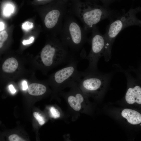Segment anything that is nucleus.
Returning a JSON list of instances; mask_svg holds the SVG:
<instances>
[{"label":"nucleus","mask_w":141,"mask_h":141,"mask_svg":"<svg viewBox=\"0 0 141 141\" xmlns=\"http://www.w3.org/2000/svg\"><path fill=\"white\" fill-rule=\"evenodd\" d=\"M76 56L61 40L46 44L40 54L42 62L47 68L68 63L77 58Z\"/></svg>","instance_id":"nucleus-5"},{"label":"nucleus","mask_w":141,"mask_h":141,"mask_svg":"<svg viewBox=\"0 0 141 141\" xmlns=\"http://www.w3.org/2000/svg\"><path fill=\"white\" fill-rule=\"evenodd\" d=\"M47 88L44 85L40 84L33 83L29 85L28 91L29 94L34 96H40L44 93Z\"/></svg>","instance_id":"nucleus-13"},{"label":"nucleus","mask_w":141,"mask_h":141,"mask_svg":"<svg viewBox=\"0 0 141 141\" xmlns=\"http://www.w3.org/2000/svg\"><path fill=\"white\" fill-rule=\"evenodd\" d=\"M33 23L31 22L27 21L22 24V27L24 30L27 31L32 28L33 27Z\"/></svg>","instance_id":"nucleus-16"},{"label":"nucleus","mask_w":141,"mask_h":141,"mask_svg":"<svg viewBox=\"0 0 141 141\" xmlns=\"http://www.w3.org/2000/svg\"><path fill=\"white\" fill-rule=\"evenodd\" d=\"M50 110L51 115L54 118H56L60 117V113L54 107H51Z\"/></svg>","instance_id":"nucleus-17"},{"label":"nucleus","mask_w":141,"mask_h":141,"mask_svg":"<svg viewBox=\"0 0 141 141\" xmlns=\"http://www.w3.org/2000/svg\"><path fill=\"white\" fill-rule=\"evenodd\" d=\"M8 37V34L5 31H3L0 33V48L2 47L4 42L6 40Z\"/></svg>","instance_id":"nucleus-14"},{"label":"nucleus","mask_w":141,"mask_h":141,"mask_svg":"<svg viewBox=\"0 0 141 141\" xmlns=\"http://www.w3.org/2000/svg\"><path fill=\"white\" fill-rule=\"evenodd\" d=\"M18 66L17 60L13 57L7 59L4 62L2 66L3 72L7 73H12L15 72Z\"/></svg>","instance_id":"nucleus-12"},{"label":"nucleus","mask_w":141,"mask_h":141,"mask_svg":"<svg viewBox=\"0 0 141 141\" xmlns=\"http://www.w3.org/2000/svg\"><path fill=\"white\" fill-rule=\"evenodd\" d=\"M33 115L40 125H42L45 123V121L43 117L39 113L34 112Z\"/></svg>","instance_id":"nucleus-15"},{"label":"nucleus","mask_w":141,"mask_h":141,"mask_svg":"<svg viewBox=\"0 0 141 141\" xmlns=\"http://www.w3.org/2000/svg\"><path fill=\"white\" fill-rule=\"evenodd\" d=\"M121 115L130 124L136 125L141 123V114L136 110L125 108L122 111Z\"/></svg>","instance_id":"nucleus-11"},{"label":"nucleus","mask_w":141,"mask_h":141,"mask_svg":"<svg viewBox=\"0 0 141 141\" xmlns=\"http://www.w3.org/2000/svg\"><path fill=\"white\" fill-rule=\"evenodd\" d=\"M114 73L113 71L103 73L98 71L90 73L82 77L78 81V84L87 97H99L105 93Z\"/></svg>","instance_id":"nucleus-4"},{"label":"nucleus","mask_w":141,"mask_h":141,"mask_svg":"<svg viewBox=\"0 0 141 141\" xmlns=\"http://www.w3.org/2000/svg\"><path fill=\"white\" fill-rule=\"evenodd\" d=\"M139 9H131L127 13L111 22L104 34L105 45L103 56L106 62L109 61L111 57L112 45L119 33L124 28L134 25L141 26V21L136 17Z\"/></svg>","instance_id":"nucleus-1"},{"label":"nucleus","mask_w":141,"mask_h":141,"mask_svg":"<svg viewBox=\"0 0 141 141\" xmlns=\"http://www.w3.org/2000/svg\"><path fill=\"white\" fill-rule=\"evenodd\" d=\"M9 140L10 141H24L22 139L16 134H13L11 135L9 137Z\"/></svg>","instance_id":"nucleus-18"},{"label":"nucleus","mask_w":141,"mask_h":141,"mask_svg":"<svg viewBox=\"0 0 141 141\" xmlns=\"http://www.w3.org/2000/svg\"><path fill=\"white\" fill-rule=\"evenodd\" d=\"M79 60L77 58L72 60L66 66L56 72L53 75L52 80L61 90L69 87L73 83L78 81L81 78L80 71L77 69Z\"/></svg>","instance_id":"nucleus-7"},{"label":"nucleus","mask_w":141,"mask_h":141,"mask_svg":"<svg viewBox=\"0 0 141 141\" xmlns=\"http://www.w3.org/2000/svg\"><path fill=\"white\" fill-rule=\"evenodd\" d=\"M128 87L125 95V100L129 105L135 103L141 104V88L138 86L132 87L127 82Z\"/></svg>","instance_id":"nucleus-10"},{"label":"nucleus","mask_w":141,"mask_h":141,"mask_svg":"<svg viewBox=\"0 0 141 141\" xmlns=\"http://www.w3.org/2000/svg\"><path fill=\"white\" fill-rule=\"evenodd\" d=\"M61 31V40L75 54L87 40L88 33L70 14L66 15Z\"/></svg>","instance_id":"nucleus-2"},{"label":"nucleus","mask_w":141,"mask_h":141,"mask_svg":"<svg viewBox=\"0 0 141 141\" xmlns=\"http://www.w3.org/2000/svg\"><path fill=\"white\" fill-rule=\"evenodd\" d=\"M38 1H42V0H37Z\"/></svg>","instance_id":"nucleus-24"},{"label":"nucleus","mask_w":141,"mask_h":141,"mask_svg":"<svg viewBox=\"0 0 141 141\" xmlns=\"http://www.w3.org/2000/svg\"><path fill=\"white\" fill-rule=\"evenodd\" d=\"M67 12L64 6L59 9H53L49 11L44 18V22L46 27L49 29H51L58 23H62Z\"/></svg>","instance_id":"nucleus-9"},{"label":"nucleus","mask_w":141,"mask_h":141,"mask_svg":"<svg viewBox=\"0 0 141 141\" xmlns=\"http://www.w3.org/2000/svg\"><path fill=\"white\" fill-rule=\"evenodd\" d=\"M22 89L25 90L28 88V86L27 83L25 80L22 83Z\"/></svg>","instance_id":"nucleus-21"},{"label":"nucleus","mask_w":141,"mask_h":141,"mask_svg":"<svg viewBox=\"0 0 141 141\" xmlns=\"http://www.w3.org/2000/svg\"><path fill=\"white\" fill-rule=\"evenodd\" d=\"M69 12L80 20L88 33L98 22L111 18L113 14V11L107 8L85 3L76 4Z\"/></svg>","instance_id":"nucleus-3"},{"label":"nucleus","mask_w":141,"mask_h":141,"mask_svg":"<svg viewBox=\"0 0 141 141\" xmlns=\"http://www.w3.org/2000/svg\"><path fill=\"white\" fill-rule=\"evenodd\" d=\"M91 32V49L89 54L85 57L89 61V64L85 70L80 72L82 77L88 73L98 71V62L100 58L103 56L104 52L105 40L104 35L99 32L96 26Z\"/></svg>","instance_id":"nucleus-6"},{"label":"nucleus","mask_w":141,"mask_h":141,"mask_svg":"<svg viewBox=\"0 0 141 141\" xmlns=\"http://www.w3.org/2000/svg\"><path fill=\"white\" fill-rule=\"evenodd\" d=\"M34 39V37H32L28 40H24L22 42V44L23 45L31 44L33 42Z\"/></svg>","instance_id":"nucleus-20"},{"label":"nucleus","mask_w":141,"mask_h":141,"mask_svg":"<svg viewBox=\"0 0 141 141\" xmlns=\"http://www.w3.org/2000/svg\"><path fill=\"white\" fill-rule=\"evenodd\" d=\"M9 88L10 90L12 93H14L16 92V90L12 84L10 85H9Z\"/></svg>","instance_id":"nucleus-22"},{"label":"nucleus","mask_w":141,"mask_h":141,"mask_svg":"<svg viewBox=\"0 0 141 141\" xmlns=\"http://www.w3.org/2000/svg\"><path fill=\"white\" fill-rule=\"evenodd\" d=\"M13 7L11 5L7 6L4 9V13L6 15H9V14L12 12V10H13Z\"/></svg>","instance_id":"nucleus-19"},{"label":"nucleus","mask_w":141,"mask_h":141,"mask_svg":"<svg viewBox=\"0 0 141 141\" xmlns=\"http://www.w3.org/2000/svg\"><path fill=\"white\" fill-rule=\"evenodd\" d=\"M70 91L63 94L66 99L70 108L77 112L83 111L85 109L87 97L83 92L79 85L78 82L72 84Z\"/></svg>","instance_id":"nucleus-8"},{"label":"nucleus","mask_w":141,"mask_h":141,"mask_svg":"<svg viewBox=\"0 0 141 141\" xmlns=\"http://www.w3.org/2000/svg\"><path fill=\"white\" fill-rule=\"evenodd\" d=\"M0 31H1L3 30L4 25L3 23L1 21L0 22Z\"/></svg>","instance_id":"nucleus-23"}]
</instances>
